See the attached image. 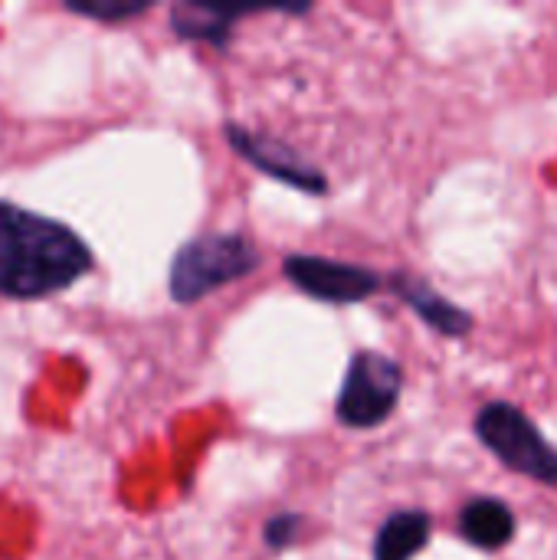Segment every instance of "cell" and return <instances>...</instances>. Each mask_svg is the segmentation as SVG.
Segmentation results:
<instances>
[{"label":"cell","mask_w":557,"mask_h":560,"mask_svg":"<svg viewBox=\"0 0 557 560\" xmlns=\"http://www.w3.org/2000/svg\"><path fill=\"white\" fill-rule=\"evenodd\" d=\"M394 292L440 335L446 338H463L473 331V315L463 312L460 305H453L450 299L437 295L430 282L423 279H414V276H397L394 279Z\"/></svg>","instance_id":"8"},{"label":"cell","mask_w":557,"mask_h":560,"mask_svg":"<svg viewBox=\"0 0 557 560\" xmlns=\"http://www.w3.org/2000/svg\"><path fill=\"white\" fill-rule=\"evenodd\" d=\"M430 532H433V522L427 512L410 509V512L391 515L374 538V560H414L430 541Z\"/></svg>","instance_id":"10"},{"label":"cell","mask_w":557,"mask_h":560,"mask_svg":"<svg viewBox=\"0 0 557 560\" xmlns=\"http://www.w3.org/2000/svg\"><path fill=\"white\" fill-rule=\"evenodd\" d=\"M476 433L502 466L557 489V450L548 446L529 413L502 400L489 404L476 417Z\"/></svg>","instance_id":"3"},{"label":"cell","mask_w":557,"mask_h":560,"mask_svg":"<svg viewBox=\"0 0 557 560\" xmlns=\"http://www.w3.org/2000/svg\"><path fill=\"white\" fill-rule=\"evenodd\" d=\"M259 266V249L243 233H210L187 246L171 262V299L197 302L227 282L250 276Z\"/></svg>","instance_id":"2"},{"label":"cell","mask_w":557,"mask_h":560,"mask_svg":"<svg viewBox=\"0 0 557 560\" xmlns=\"http://www.w3.org/2000/svg\"><path fill=\"white\" fill-rule=\"evenodd\" d=\"M302 13L309 3H177L171 10V26L184 39H207L213 46H227L233 20L246 13Z\"/></svg>","instance_id":"7"},{"label":"cell","mask_w":557,"mask_h":560,"mask_svg":"<svg viewBox=\"0 0 557 560\" xmlns=\"http://www.w3.org/2000/svg\"><path fill=\"white\" fill-rule=\"evenodd\" d=\"M401 387H404V371L397 361H391L381 351H361V354H355V361L345 374V384H341V394L335 404V417L355 430L378 427L394 413Z\"/></svg>","instance_id":"4"},{"label":"cell","mask_w":557,"mask_h":560,"mask_svg":"<svg viewBox=\"0 0 557 560\" xmlns=\"http://www.w3.org/2000/svg\"><path fill=\"white\" fill-rule=\"evenodd\" d=\"M89 269L92 253L69 226L0 200V295H56Z\"/></svg>","instance_id":"1"},{"label":"cell","mask_w":557,"mask_h":560,"mask_svg":"<svg viewBox=\"0 0 557 560\" xmlns=\"http://www.w3.org/2000/svg\"><path fill=\"white\" fill-rule=\"evenodd\" d=\"M282 269L309 299H318V302H361L374 295L381 285V279L371 269L325 259V256L299 253V256H289Z\"/></svg>","instance_id":"5"},{"label":"cell","mask_w":557,"mask_h":560,"mask_svg":"<svg viewBox=\"0 0 557 560\" xmlns=\"http://www.w3.org/2000/svg\"><path fill=\"white\" fill-rule=\"evenodd\" d=\"M299 528H302V518H299V515H276V518L266 525L263 538H266V545H269V548L282 551V548H289V545L295 541Z\"/></svg>","instance_id":"12"},{"label":"cell","mask_w":557,"mask_h":560,"mask_svg":"<svg viewBox=\"0 0 557 560\" xmlns=\"http://www.w3.org/2000/svg\"><path fill=\"white\" fill-rule=\"evenodd\" d=\"M460 532L483 551H499L515 538V515L499 499H473L460 515Z\"/></svg>","instance_id":"9"},{"label":"cell","mask_w":557,"mask_h":560,"mask_svg":"<svg viewBox=\"0 0 557 560\" xmlns=\"http://www.w3.org/2000/svg\"><path fill=\"white\" fill-rule=\"evenodd\" d=\"M151 3L148 0H92V3H82V0H66V10L79 13V16H92V20H102V23H121V20H131L138 13H144Z\"/></svg>","instance_id":"11"},{"label":"cell","mask_w":557,"mask_h":560,"mask_svg":"<svg viewBox=\"0 0 557 560\" xmlns=\"http://www.w3.org/2000/svg\"><path fill=\"white\" fill-rule=\"evenodd\" d=\"M227 141L233 144V151L250 161L253 167H259L263 174L295 187V190H309V194H325V174L315 171L312 164H305L289 144L276 141V138H259L240 125H227Z\"/></svg>","instance_id":"6"}]
</instances>
